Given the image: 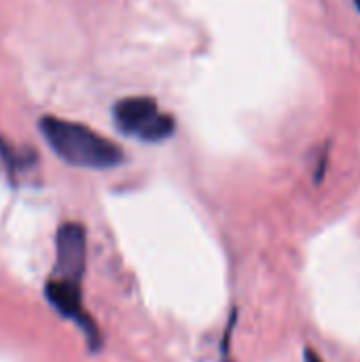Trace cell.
I'll return each instance as SVG.
<instances>
[{
  "label": "cell",
  "instance_id": "cell-1",
  "mask_svg": "<svg viewBox=\"0 0 360 362\" xmlns=\"http://www.w3.org/2000/svg\"><path fill=\"white\" fill-rule=\"evenodd\" d=\"M38 129L51 151L68 165L87 170H110L125 161L123 148L119 144L83 123L45 115L38 121Z\"/></svg>",
  "mask_w": 360,
  "mask_h": 362
},
{
  "label": "cell",
  "instance_id": "cell-2",
  "mask_svg": "<svg viewBox=\"0 0 360 362\" xmlns=\"http://www.w3.org/2000/svg\"><path fill=\"white\" fill-rule=\"evenodd\" d=\"M112 121L125 136L142 142H163L174 136L176 119L163 112L155 98L129 95L112 106Z\"/></svg>",
  "mask_w": 360,
  "mask_h": 362
},
{
  "label": "cell",
  "instance_id": "cell-3",
  "mask_svg": "<svg viewBox=\"0 0 360 362\" xmlns=\"http://www.w3.org/2000/svg\"><path fill=\"white\" fill-rule=\"evenodd\" d=\"M87 265V231L81 223H64L55 238V269L51 278L79 282Z\"/></svg>",
  "mask_w": 360,
  "mask_h": 362
},
{
  "label": "cell",
  "instance_id": "cell-4",
  "mask_svg": "<svg viewBox=\"0 0 360 362\" xmlns=\"http://www.w3.org/2000/svg\"><path fill=\"white\" fill-rule=\"evenodd\" d=\"M45 295L49 299V303L68 320H72L74 325H79L87 337V341L91 344V348L100 346V333L95 322L87 316L85 308H83V299H81V284L79 282H68V280H59V278H51L45 286Z\"/></svg>",
  "mask_w": 360,
  "mask_h": 362
},
{
  "label": "cell",
  "instance_id": "cell-5",
  "mask_svg": "<svg viewBox=\"0 0 360 362\" xmlns=\"http://www.w3.org/2000/svg\"><path fill=\"white\" fill-rule=\"evenodd\" d=\"M0 159H2L11 178H15L21 172L32 170L38 161V157L32 148H19V146L6 142L2 136H0Z\"/></svg>",
  "mask_w": 360,
  "mask_h": 362
},
{
  "label": "cell",
  "instance_id": "cell-6",
  "mask_svg": "<svg viewBox=\"0 0 360 362\" xmlns=\"http://www.w3.org/2000/svg\"><path fill=\"white\" fill-rule=\"evenodd\" d=\"M303 362H325V361L318 356V352H316L314 348H310V346H308V348L303 350Z\"/></svg>",
  "mask_w": 360,
  "mask_h": 362
},
{
  "label": "cell",
  "instance_id": "cell-7",
  "mask_svg": "<svg viewBox=\"0 0 360 362\" xmlns=\"http://www.w3.org/2000/svg\"><path fill=\"white\" fill-rule=\"evenodd\" d=\"M354 4H356V8L360 11V0H354Z\"/></svg>",
  "mask_w": 360,
  "mask_h": 362
}]
</instances>
